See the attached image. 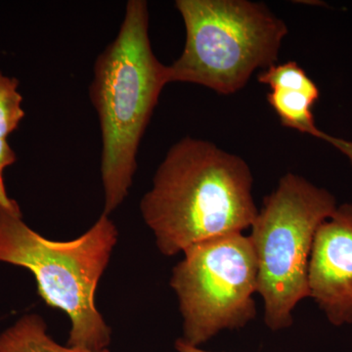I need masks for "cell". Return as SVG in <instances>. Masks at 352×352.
Masks as SVG:
<instances>
[{"mask_svg":"<svg viewBox=\"0 0 352 352\" xmlns=\"http://www.w3.org/2000/svg\"><path fill=\"white\" fill-rule=\"evenodd\" d=\"M251 168L214 143L185 138L170 148L140 203L164 256L251 228L258 210Z\"/></svg>","mask_w":352,"mask_h":352,"instance_id":"cell-1","label":"cell"},{"mask_svg":"<svg viewBox=\"0 0 352 352\" xmlns=\"http://www.w3.org/2000/svg\"><path fill=\"white\" fill-rule=\"evenodd\" d=\"M168 83V66L153 52L147 2L129 0L117 38L95 62L89 90L101 129L103 214L129 195L141 139Z\"/></svg>","mask_w":352,"mask_h":352,"instance_id":"cell-2","label":"cell"},{"mask_svg":"<svg viewBox=\"0 0 352 352\" xmlns=\"http://www.w3.org/2000/svg\"><path fill=\"white\" fill-rule=\"evenodd\" d=\"M118 237L117 226L102 214L76 239H47L23 221L19 206L0 204V263L31 271L44 302L68 315L69 346L100 351L110 346L112 331L97 309L95 295Z\"/></svg>","mask_w":352,"mask_h":352,"instance_id":"cell-3","label":"cell"},{"mask_svg":"<svg viewBox=\"0 0 352 352\" xmlns=\"http://www.w3.org/2000/svg\"><path fill=\"white\" fill-rule=\"evenodd\" d=\"M186 30L182 54L168 66L170 82L233 94L252 74L276 64L288 28L265 4L247 0H177Z\"/></svg>","mask_w":352,"mask_h":352,"instance_id":"cell-4","label":"cell"},{"mask_svg":"<svg viewBox=\"0 0 352 352\" xmlns=\"http://www.w3.org/2000/svg\"><path fill=\"white\" fill-rule=\"evenodd\" d=\"M337 207L331 192L295 173L284 175L264 199L249 238L264 324L273 332L291 327L296 305L309 298L308 264L315 234Z\"/></svg>","mask_w":352,"mask_h":352,"instance_id":"cell-5","label":"cell"},{"mask_svg":"<svg viewBox=\"0 0 352 352\" xmlns=\"http://www.w3.org/2000/svg\"><path fill=\"white\" fill-rule=\"evenodd\" d=\"M171 272L183 320L182 339L200 346L256 316L258 265L249 236L228 234L187 248Z\"/></svg>","mask_w":352,"mask_h":352,"instance_id":"cell-6","label":"cell"},{"mask_svg":"<svg viewBox=\"0 0 352 352\" xmlns=\"http://www.w3.org/2000/svg\"><path fill=\"white\" fill-rule=\"evenodd\" d=\"M309 298L335 327L352 324V204L338 206L317 229L309 264Z\"/></svg>","mask_w":352,"mask_h":352,"instance_id":"cell-7","label":"cell"},{"mask_svg":"<svg viewBox=\"0 0 352 352\" xmlns=\"http://www.w3.org/2000/svg\"><path fill=\"white\" fill-rule=\"evenodd\" d=\"M0 352H110L76 346H63L48 335L47 326L39 315L27 314L0 333Z\"/></svg>","mask_w":352,"mask_h":352,"instance_id":"cell-8","label":"cell"},{"mask_svg":"<svg viewBox=\"0 0 352 352\" xmlns=\"http://www.w3.org/2000/svg\"><path fill=\"white\" fill-rule=\"evenodd\" d=\"M267 100L283 126L318 138L321 131L312 112L318 99L298 90L274 88L267 94Z\"/></svg>","mask_w":352,"mask_h":352,"instance_id":"cell-9","label":"cell"},{"mask_svg":"<svg viewBox=\"0 0 352 352\" xmlns=\"http://www.w3.org/2000/svg\"><path fill=\"white\" fill-rule=\"evenodd\" d=\"M258 82L268 85L270 89L283 88L305 92L314 98H319V89L305 69L296 62L273 65L258 74Z\"/></svg>","mask_w":352,"mask_h":352,"instance_id":"cell-10","label":"cell"},{"mask_svg":"<svg viewBox=\"0 0 352 352\" xmlns=\"http://www.w3.org/2000/svg\"><path fill=\"white\" fill-rule=\"evenodd\" d=\"M18 80L0 73V138L15 131L24 118L22 96L18 92Z\"/></svg>","mask_w":352,"mask_h":352,"instance_id":"cell-11","label":"cell"},{"mask_svg":"<svg viewBox=\"0 0 352 352\" xmlns=\"http://www.w3.org/2000/svg\"><path fill=\"white\" fill-rule=\"evenodd\" d=\"M15 162V153L11 149L6 139L0 138V204L9 208L14 207L18 204L7 196L3 182V170L4 168Z\"/></svg>","mask_w":352,"mask_h":352,"instance_id":"cell-12","label":"cell"},{"mask_svg":"<svg viewBox=\"0 0 352 352\" xmlns=\"http://www.w3.org/2000/svg\"><path fill=\"white\" fill-rule=\"evenodd\" d=\"M319 139L325 141L329 144L332 145L333 148L342 153L349 160L352 164V141L346 140V139L335 138V136L329 135L325 132L321 131L319 134Z\"/></svg>","mask_w":352,"mask_h":352,"instance_id":"cell-13","label":"cell"},{"mask_svg":"<svg viewBox=\"0 0 352 352\" xmlns=\"http://www.w3.org/2000/svg\"><path fill=\"white\" fill-rule=\"evenodd\" d=\"M175 347L176 352H212L204 351L200 346H192V344L183 340L182 338L176 340Z\"/></svg>","mask_w":352,"mask_h":352,"instance_id":"cell-14","label":"cell"}]
</instances>
